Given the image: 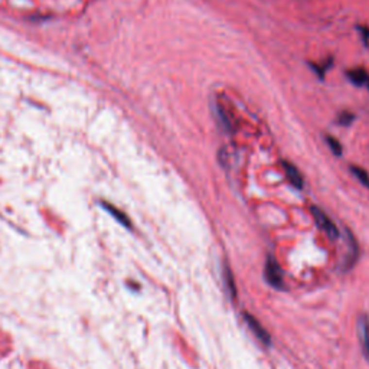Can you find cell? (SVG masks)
I'll use <instances>...</instances> for the list:
<instances>
[{"label": "cell", "mask_w": 369, "mask_h": 369, "mask_svg": "<svg viewBox=\"0 0 369 369\" xmlns=\"http://www.w3.org/2000/svg\"><path fill=\"white\" fill-rule=\"evenodd\" d=\"M312 215L318 224V227L322 231H324L332 239H336L339 236V231H337V227L335 225V222L323 212L320 208L318 206H312Z\"/></svg>", "instance_id": "1"}, {"label": "cell", "mask_w": 369, "mask_h": 369, "mask_svg": "<svg viewBox=\"0 0 369 369\" xmlns=\"http://www.w3.org/2000/svg\"><path fill=\"white\" fill-rule=\"evenodd\" d=\"M264 274H266V278H267L268 284H271L276 288H281L283 287V270L277 264L274 257H268L267 258Z\"/></svg>", "instance_id": "2"}, {"label": "cell", "mask_w": 369, "mask_h": 369, "mask_svg": "<svg viewBox=\"0 0 369 369\" xmlns=\"http://www.w3.org/2000/svg\"><path fill=\"white\" fill-rule=\"evenodd\" d=\"M215 113H217L218 121H219L221 127L224 129V132L232 133V132H234V121H232V117H231L228 108L225 107V104L221 102L219 100H215Z\"/></svg>", "instance_id": "3"}, {"label": "cell", "mask_w": 369, "mask_h": 369, "mask_svg": "<svg viewBox=\"0 0 369 369\" xmlns=\"http://www.w3.org/2000/svg\"><path fill=\"white\" fill-rule=\"evenodd\" d=\"M244 319H245V322L248 324V327L251 329V332L257 336V339L258 340H261L264 345H270V342H271V339H270V335H268V332L264 329V326L261 324V323L258 322L254 316H251V315H244Z\"/></svg>", "instance_id": "4"}, {"label": "cell", "mask_w": 369, "mask_h": 369, "mask_svg": "<svg viewBox=\"0 0 369 369\" xmlns=\"http://www.w3.org/2000/svg\"><path fill=\"white\" fill-rule=\"evenodd\" d=\"M283 169H284V173H285V178L288 179V182L293 184L294 187L297 189H303L304 186V181H303V176L300 173V170L290 162H283Z\"/></svg>", "instance_id": "5"}, {"label": "cell", "mask_w": 369, "mask_h": 369, "mask_svg": "<svg viewBox=\"0 0 369 369\" xmlns=\"http://www.w3.org/2000/svg\"><path fill=\"white\" fill-rule=\"evenodd\" d=\"M358 332H359V339L362 343V349L365 355L369 359V319L367 316L359 318V324H358Z\"/></svg>", "instance_id": "6"}, {"label": "cell", "mask_w": 369, "mask_h": 369, "mask_svg": "<svg viewBox=\"0 0 369 369\" xmlns=\"http://www.w3.org/2000/svg\"><path fill=\"white\" fill-rule=\"evenodd\" d=\"M101 206L113 217V218H116L123 227H126V228H132V221L129 219V217L123 212V211H120L118 208H116V206H113L111 203H108V202H101Z\"/></svg>", "instance_id": "7"}, {"label": "cell", "mask_w": 369, "mask_h": 369, "mask_svg": "<svg viewBox=\"0 0 369 369\" xmlns=\"http://www.w3.org/2000/svg\"><path fill=\"white\" fill-rule=\"evenodd\" d=\"M346 75H348V78H349L355 85H358V87H361V85H364V84H368L369 81L368 72H367L364 68L351 69V71L346 72Z\"/></svg>", "instance_id": "8"}, {"label": "cell", "mask_w": 369, "mask_h": 369, "mask_svg": "<svg viewBox=\"0 0 369 369\" xmlns=\"http://www.w3.org/2000/svg\"><path fill=\"white\" fill-rule=\"evenodd\" d=\"M351 172L356 176V179L364 184L369 187V173L364 169V168H359V166H351Z\"/></svg>", "instance_id": "9"}, {"label": "cell", "mask_w": 369, "mask_h": 369, "mask_svg": "<svg viewBox=\"0 0 369 369\" xmlns=\"http://www.w3.org/2000/svg\"><path fill=\"white\" fill-rule=\"evenodd\" d=\"M324 140H326V143H327L329 149L332 150V153H333L335 156L340 157V156L343 154V147H342V144H340V141H339V140H336V138L332 137V136H326Z\"/></svg>", "instance_id": "10"}, {"label": "cell", "mask_w": 369, "mask_h": 369, "mask_svg": "<svg viewBox=\"0 0 369 369\" xmlns=\"http://www.w3.org/2000/svg\"><path fill=\"white\" fill-rule=\"evenodd\" d=\"M224 280H225V284H227V288L230 291L231 297L235 299L236 297V288H235V283H234V278H232V274H231L228 266L224 267Z\"/></svg>", "instance_id": "11"}, {"label": "cell", "mask_w": 369, "mask_h": 369, "mask_svg": "<svg viewBox=\"0 0 369 369\" xmlns=\"http://www.w3.org/2000/svg\"><path fill=\"white\" fill-rule=\"evenodd\" d=\"M332 58H329L326 62H324V65H320V64H315V62H310V67H312V69L316 72V75L323 80L324 78V74H326V71H327V68H330L332 67Z\"/></svg>", "instance_id": "12"}, {"label": "cell", "mask_w": 369, "mask_h": 369, "mask_svg": "<svg viewBox=\"0 0 369 369\" xmlns=\"http://www.w3.org/2000/svg\"><path fill=\"white\" fill-rule=\"evenodd\" d=\"M353 120H355V114L351 113V111H342L337 116V123L340 126H351Z\"/></svg>", "instance_id": "13"}, {"label": "cell", "mask_w": 369, "mask_h": 369, "mask_svg": "<svg viewBox=\"0 0 369 369\" xmlns=\"http://www.w3.org/2000/svg\"><path fill=\"white\" fill-rule=\"evenodd\" d=\"M361 32H362V38H364V42L368 45L369 41V28H361Z\"/></svg>", "instance_id": "14"}, {"label": "cell", "mask_w": 369, "mask_h": 369, "mask_svg": "<svg viewBox=\"0 0 369 369\" xmlns=\"http://www.w3.org/2000/svg\"><path fill=\"white\" fill-rule=\"evenodd\" d=\"M368 87H369V81H368Z\"/></svg>", "instance_id": "15"}]
</instances>
